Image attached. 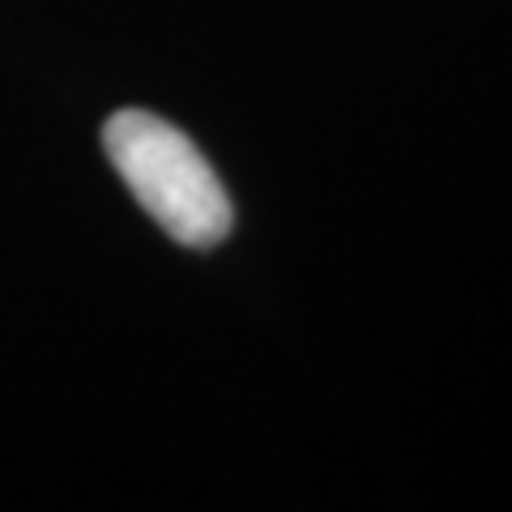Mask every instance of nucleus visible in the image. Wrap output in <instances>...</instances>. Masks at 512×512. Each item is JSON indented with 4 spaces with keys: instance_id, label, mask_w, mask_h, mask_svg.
<instances>
[{
    "instance_id": "obj_1",
    "label": "nucleus",
    "mask_w": 512,
    "mask_h": 512,
    "mask_svg": "<svg viewBox=\"0 0 512 512\" xmlns=\"http://www.w3.org/2000/svg\"><path fill=\"white\" fill-rule=\"evenodd\" d=\"M103 150L128 192L184 248H214L231 235V197L205 154L154 111H116L103 124Z\"/></svg>"
}]
</instances>
